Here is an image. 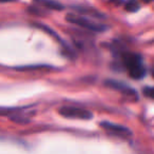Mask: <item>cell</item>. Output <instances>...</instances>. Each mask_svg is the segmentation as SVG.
<instances>
[{
  "instance_id": "cell-15",
  "label": "cell",
  "mask_w": 154,
  "mask_h": 154,
  "mask_svg": "<svg viewBox=\"0 0 154 154\" xmlns=\"http://www.w3.org/2000/svg\"><path fill=\"white\" fill-rule=\"evenodd\" d=\"M145 2H147V3H149V2H151V1H154V0H143Z\"/></svg>"
},
{
  "instance_id": "cell-5",
  "label": "cell",
  "mask_w": 154,
  "mask_h": 154,
  "mask_svg": "<svg viewBox=\"0 0 154 154\" xmlns=\"http://www.w3.org/2000/svg\"><path fill=\"white\" fill-rule=\"evenodd\" d=\"M106 86L110 87L111 89H114L116 91H120L122 94L125 95H128V96H133L135 98H137V92L132 89L131 87H129L127 84L122 82H118V80H113V79H110L106 82Z\"/></svg>"
},
{
  "instance_id": "cell-4",
  "label": "cell",
  "mask_w": 154,
  "mask_h": 154,
  "mask_svg": "<svg viewBox=\"0 0 154 154\" xmlns=\"http://www.w3.org/2000/svg\"><path fill=\"white\" fill-rule=\"evenodd\" d=\"M99 125H100L101 128L105 129L109 134L115 135V136L122 137V138H127V137H129V136L132 135V131H131L128 127L122 126V125L114 124V122H107V120L101 122Z\"/></svg>"
},
{
  "instance_id": "cell-2",
  "label": "cell",
  "mask_w": 154,
  "mask_h": 154,
  "mask_svg": "<svg viewBox=\"0 0 154 154\" xmlns=\"http://www.w3.org/2000/svg\"><path fill=\"white\" fill-rule=\"evenodd\" d=\"M66 19L68 22L72 24H76L78 26L86 29V30L92 31V32H103L107 30V26L100 24L98 22H95L90 20L89 18H87L84 15H77V14H68L66 16Z\"/></svg>"
},
{
  "instance_id": "cell-3",
  "label": "cell",
  "mask_w": 154,
  "mask_h": 154,
  "mask_svg": "<svg viewBox=\"0 0 154 154\" xmlns=\"http://www.w3.org/2000/svg\"><path fill=\"white\" fill-rule=\"evenodd\" d=\"M58 113L66 118H78V119L88 120L93 117V114L89 110L72 107V106H63V107L59 108Z\"/></svg>"
},
{
  "instance_id": "cell-10",
  "label": "cell",
  "mask_w": 154,
  "mask_h": 154,
  "mask_svg": "<svg viewBox=\"0 0 154 154\" xmlns=\"http://www.w3.org/2000/svg\"><path fill=\"white\" fill-rule=\"evenodd\" d=\"M48 68L50 69V66H45V64H38V66H17L16 70L18 71H30V70H40V69Z\"/></svg>"
},
{
  "instance_id": "cell-12",
  "label": "cell",
  "mask_w": 154,
  "mask_h": 154,
  "mask_svg": "<svg viewBox=\"0 0 154 154\" xmlns=\"http://www.w3.org/2000/svg\"><path fill=\"white\" fill-rule=\"evenodd\" d=\"M143 93L145 96L154 99V87H145L143 89Z\"/></svg>"
},
{
  "instance_id": "cell-13",
  "label": "cell",
  "mask_w": 154,
  "mask_h": 154,
  "mask_svg": "<svg viewBox=\"0 0 154 154\" xmlns=\"http://www.w3.org/2000/svg\"><path fill=\"white\" fill-rule=\"evenodd\" d=\"M110 1H111L112 3H115L116 5H119L125 2V0H110Z\"/></svg>"
},
{
  "instance_id": "cell-6",
  "label": "cell",
  "mask_w": 154,
  "mask_h": 154,
  "mask_svg": "<svg viewBox=\"0 0 154 154\" xmlns=\"http://www.w3.org/2000/svg\"><path fill=\"white\" fill-rule=\"evenodd\" d=\"M33 26H35V28H38V29H40V30H42V31H45V33H48V34H50V36H52L54 39H56L57 41H59V43L61 45V47L63 48L66 51H68V55L69 56H71L73 54V51H72V49H71L70 47H69L68 45H66V42H64L63 40H62L61 38H60V36L59 35H57L55 32H54L53 30H52L50 26H47L45 24H42V23H38V22H36V23H33Z\"/></svg>"
},
{
  "instance_id": "cell-9",
  "label": "cell",
  "mask_w": 154,
  "mask_h": 154,
  "mask_svg": "<svg viewBox=\"0 0 154 154\" xmlns=\"http://www.w3.org/2000/svg\"><path fill=\"white\" fill-rule=\"evenodd\" d=\"M10 118H11V120H13V122H18V124H28V122H30L29 117H26V115H22L20 112H18V113L15 112L14 114H11Z\"/></svg>"
},
{
  "instance_id": "cell-14",
  "label": "cell",
  "mask_w": 154,
  "mask_h": 154,
  "mask_svg": "<svg viewBox=\"0 0 154 154\" xmlns=\"http://www.w3.org/2000/svg\"><path fill=\"white\" fill-rule=\"evenodd\" d=\"M2 3H5V2H13V1H17V0H0Z\"/></svg>"
},
{
  "instance_id": "cell-11",
  "label": "cell",
  "mask_w": 154,
  "mask_h": 154,
  "mask_svg": "<svg viewBox=\"0 0 154 154\" xmlns=\"http://www.w3.org/2000/svg\"><path fill=\"white\" fill-rule=\"evenodd\" d=\"M28 12L31 14H33V15H37V16H42V15H45V13L42 11V10H40L39 8L37 7H29L28 8Z\"/></svg>"
},
{
  "instance_id": "cell-7",
  "label": "cell",
  "mask_w": 154,
  "mask_h": 154,
  "mask_svg": "<svg viewBox=\"0 0 154 154\" xmlns=\"http://www.w3.org/2000/svg\"><path fill=\"white\" fill-rule=\"evenodd\" d=\"M35 2L38 3L39 5L49 10H55V11H61L63 10V5L59 3L56 0H34Z\"/></svg>"
},
{
  "instance_id": "cell-8",
  "label": "cell",
  "mask_w": 154,
  "mask_h": 154,
  "mask_svg": "<svg viewBox=\"0 0 154 154\" xmlns=\"http://www.w3.org/2000/svg\"><path fill=\"white\" fill-rule=\"evenodd\" d=\"M125 9L127 12H130V13H135L140 9V5L138 3L137 0H129L127 1L126 5H125Z\"/></svg>"
},
{
  "instance_id": "cell-1",
  "label": "cell",
  "mask_w": 154,
  "mask_h": 154,
  "mask_svg": "<svg viewBox=\"0 0 154 154\" xmlns=\"http://www.w3.org/2000/svg\"><path fill=\"white\" fill-rule=\"evenodd\" d=\"M119 56L122 66L127 70L131 78L141 79L143 77H145L147 69L143 64L140 54L133 52H122Z\"/></svg>"
}]
</instances>
